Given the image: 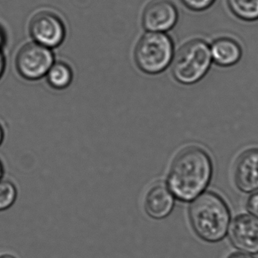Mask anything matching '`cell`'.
Returning <instances> with one entry per match:
<instances>
[{
    "label": "cell",
    "instance_id": "obj_1",
    "mask_svg": "<svg viewBox=\"0 0 258 258\" xmlns=\"http://www.w3.org/2000/svg\"><path fill=\"white\" fill-rule=\"evenodd\" d=\"M213 165L209 154L198 146L180 150L171 162L167 186L174 198L183 202L201 195L210 183Z\"/></svg>",
    "mask_w": 258,
    "mask_h": 258
},
{
    "label": "cell",
    "instance_id": "obj_2",
    "mask_svg": "<svg viewBox=\"0 0 258 258\" xmlns=\"http://www.w3.org/2000/svg\"><path fill=\"white\" fill-rule=\"evenodd\" d=\"M188 214L192 230L205 242H220L228 233L230 209L215 192H203L197 196L189 205Z\"/></svg>",
    "mask_w": 258,
    "mask_h": 258
},
{
    "label": "cell",
    "instance_id": "obj_3",
    "mask_svg": "<svg viewBox=\"0 0 258 258\" xmlns=\"http://www.w3.org/2000/svg\"><path fill=\"white\" fill-rule=\"evenodd\" d=\"M212 63L209 44L203 39H192L174 53L171 64V74L180 84H195L209 72Z\"/></svg>",
    "mask_w": 258,
    "mask_h": 258
},
{
    "label": "cell",
    "instance_id": "obj_4",
    "mask_svg": "<svg viewBox=\"0 0 258 258\" xmlns=\"http://www.w3.org/2000/svg\"><path fill=\"white\" fill-rule=\"evenodd\" d=\"M174 53L171 36L166 33L147 31L137 42L134 59L140 71L148 75H157L171 65Z\"/></svg>",
    "mask_w": 258,
    "mask_h": 258
},
{
    "label": "cell",
    "instance_id": "obj_5",
    "mask_svg": "<svg viewBox=\"0 0 258 258\" xmlns=\"http://www.w3.org/2000/svg\"><path fill=\"white\" fill-rule=\"evenodd\" d=\"M54 62V53L51 48L33 42L19 50L15 64L23 78L37 80L46 76Z\"/></svg>",
    "mask_w": 258,
    "mask_h": 258
},
{
    "label": "cell",
    "instance_id": "obj_6",
    "mask_svg": "<svg viewBox=\"0 0 258 258\" xmlns=\"http://www.w3.org/2000/svg\"><path fill=\"white\" fill-rule=\"evenodd\" d=\"M30 33L35 42L52 49L60 46L65 40L66 26L58 15L44 11L32 18Z\"/></svg>",
    "mask_w": 258,
    "mask_h": 258
},
{
    "label": "cell",
    "instance_id": "obj_7",
    "mask_svg": "<svg viewBox=\"0 0 258 258\" xmlns=\"http://www.w3.org/2000/svg\"><path fill=\"white\" fill-rule=\"evenodd\" d=\"M177 6L171 0H152L142 14V25L147 31L166 33L178 21Z\"/></svg>",
    "mask_w": 258,
    "mask_h": 258
},
{
    "label": "cell",
    "instance_id": "obj_8",
    "mask_svg": "<svg viewBox=\"0 0 258 258\" xmlns=\"http://www.w3.org/2000/svg\"><path fill=\"white\" fill-rule=\"evenodd\" d=\"M232 244L242 252L258 253V218L251 215L236 217L230 226Z\"/></svg>",
    "mask_w": 258,
    "mask_h": 258
},
{
    "label": "cell",
    "instance_id": "obj_9",
    "mask_svg": "<svg viewBox=\"0 0 258 258\" xmlns=\"http://www.w3.org/2000/svg\"><path fill=\"white\" fill-rule=\"evenodd\" d=\"M174 206V197L164 182L153 183L144 198V209L150 218L162 220L169 216Z\"/></svg>",
    "mask_w": 258,
    "mask_h": 258
},
{
    "label": "cell",
    "instance_id": "obj_10",
    "mask_svg": "<svg viewBox=\"0 0 258 258\" xmlns=\"http://www.w3.org/2000/svg\"><path fill=\"white\" fill-rule=\"evenodd\" d=\"M234 180L238 189L242 192L258 191V148L246 150L238 158Z\"/></svg>",
    "mask_w": 258,
    "mask_h": 258
},
{
    "label": "cell",
    "instance_id": "obj_11",
    "mask_svg": "<svg viewBox=\"0 0 258 258\" xmlns=\"http://www.w3.org/2000/svg\"><path fill=\"white\" fill-rule=\"evenodd\" d=\"M210 48L212 61L221 67L233 66L242 58L240 45L231 38H219L214 41Z\"/></svg>",
    "mask_w": 258,
    "mask_h": 258
},
{
    "label": "cell",
    "instance_id": "obj_12",
    "mask_svg": "<svg viewBox=\"0 0 258 258\" xmlns=\"http://www.w3.org/2000/svg\"><path fill=\"white\" fill-rule=\"evenodd\" d=\"M45 77L48 85L52 89L64 90L71 86L74 80V71L66 62H54Z\"/></svg>",
    "mask_w": 258,
    "mask_h": 258
},
{
    "label": "cell",
    "instance_id": "obj_13",
    "mask_svg": "<svg viewBox=\"0 0 258 258\" xmlns=\"http://www.w3.org/2000/svg\"><path fill=\"white\" fill-rule=\"evenodd\" d=\"M232 13L245 21L258 20V0H227Z\"/></svg>",
    "mask_w": 258,
    "mask_h": 258
},
{
    "label": "cell",
    "instance_id": "obj_14",
    "mask_svg": "<svg viewBox=\"0 0 258 258\" xmlns=\"http://www.w3.org/2000/svg\"><path fill=\"white\" fill-rule=\"evenodd\" d=\"M18 191L9 180H0V212L7 210L16 201Z\"/></svg>",
    "mask_w": 258,
    "mask_h": 258
},
{
    "label": "cell",
    "instance_id": "obj_15",
    "mask_svg": "<svg viewBox=\"0 0 258 258\" xmlns=\"http://www.w3.org/2000/svg\"><path fill=\"white\" fill-rule=\"evenodd\" d=\"M187 9L194 12H203L210 8L215 0H181Z\"/></svg>",
    "mask_w": 258,
    "mask_h": 258
},
{
    "label": "cell",
    "instance_id": "obj_16",
    "mask_svg": "<svg viewBox=\"0 0 258 258\" xmlns=\"http://www.w3.org/2000/svg\"><path fill=\"white\" fill-rule=\"evenodd\" d=\"M247 209H248L250 215L258 218V191L254 192L248 198V202H247Z\"/></svg>",
    "mask_w": 258,
    "mask_h": 258
},
{
    "label": "cell",
    "instance_id": "obj_17",
    "mask_svg": "<svg viewBox=\"0 0 258 258\" xmlns=\"http://www.w3.org/2000/svg\"><path fill=\"white\" fill-rule=\"evenodd\" d=\"M228 258H254L253 257L251 254H247V253L236 252L234 254H232L231 255L229 256Z\"/></svg>",
    "mask_w": 258,
    "mask_h": 258
},
{
    "label": "cell",
    "instance_id": "obj_18",
    "mask_svg": "<svg viewBox=\"0 0 258 258\" xmlns=\"http://www.w3.org/2000/svg\"><path fill=\"white\" fill-rule=\"evenodd\" d=\"M5 68H6V61L2 51H0V78L4 73Z\"/></svg>",
    "mask_w": 258,
    "mask_h": 258
},
{
    "label": "cell",
    "instance_id": "obj_19",
    "mask_svg": "<svg viewBox=\"0 0 258 258\" xmlns=\"http://www.w3.org/2000/svg\"><path fill=\"white\" fill-rule=\"evenodd\" d=\"M5 43V36L3 32L2 31L1 29H0V51H1V48L3 47V45H4Z\"/></svg>",
    "mask_w": 258,
    "mask_h": 258
},
{
    "label": "cell",
    "instance_id": "obj_20",
    "mask_svg": "<svg viewBox=\"0 0 258 258\" xmlns=\"http://www.w3.org/2000/svg\"><path fill=\"white\" fill-rule=\"evenodd\" d=\"M3 175H4V167H3V163L0 161V180L3 178Z\"/></svg>",
    "mask_w": 258,
    "mask_h": 258
},
{
    "label": "cell",
    "instance_id": "obj_21",
    "mask_svg": "<svg viewBox=\"0 0 258 258\" xmlns=\"http://www.w3.org/2000/svg\"><path fill=\"white\" fill-rule=\"evenodd\" d=\"M3 139H4V131H3V127L0 125V145L3 142Z\"/></svg>",
    "mask_w": 258,
    "mask_h": 258
},
{
    "label": "cell",
    "instance_id": "obj_22",
    "mask_svg": "<svg viewBox=\"0 0 258 258\" xmlns=\"http://www.w3.org/2000/svg\"><path fill=\"white\" fill-rule=\"evenodd\" d=\"M0 258H16L15 256L12 255V254H4L0 255Z\"/></svg>",
    "mask_w": 258,
    "mask_h": 258
}]
</instances>
